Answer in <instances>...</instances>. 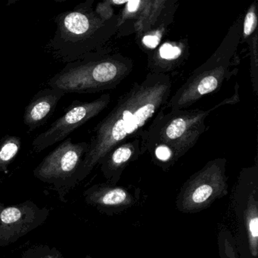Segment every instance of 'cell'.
<instances>
[{
	"label": "cell",
	"instance_id": "52a82bcc",
	"mask_svg": "<svg viewBox=\"0 0 258 258\" xmlns=\"http://www.w3.org/2000/svg\"><path fill=\"white\" fill-rule=\"evenodd\" d=\"M124 5L119 14V28L130 25L125 32L129 31L128 35L135 33L139 39L166 31L173 22L179 0H137L126 1Z\"/></svg>",
	"mask_w": 258,
	"mask_h": 258
},
{
	"label": "cell",
	"instance_id": "ac0fdd59",
	"mask_svg": "<svg viewBox=\"0 0 258 258\" xmlns=\"http://www.w3.org/2000/svg\"><path fill=\"white\" fill-rule=\"evenodd\" d=\"M249 55H250V78L252 87L255 96L258 93V35L255 33L247 41Z\"/></svg>",
	"mask_w": 258,
	"mask_h": 258
},
{
	"label": "cell",
	"instance_id": "277c9868",
	"mask_svg": "<svg viewBox=\"0 0 258 258\" xmlns=\"http://www.w3.org/2000/svg\"><path fill=\"white\" fill-rule=\"evenodd\" d=\"M134 69V61L106 47L66 66L48 81L67 93H96L116 88Z\"/></svg>",
	"mask_w": 258,
	"mask_h": 258
},
{
	"label": "cell",
	"instance_id": "4fadbf2b",
	"mask_svg": "<svg viewBox=\"0 0 258 258\" xmlns=\"http://www.w3.org/2000/svg\"><path fill=\"white\" fill-rule=\"evenodd\" d=\"M188 54L186 40L164 42L149 54L151 73L164 74L177 68Z\"/></svg>",
	"mask_w": 258,
	"mask_h": 258
},
{
	"label": "cell",
	"instance_id": "8fae6325",
	"mask_svg": "<svg viewBox=\"0 0 258 258\" xmlns=\"http://www.w3.org/2000/svg\"><path fill=\"white\" fill-rule=\"evenodd\" d=\"M141 155L140 137L131 139L114 148L100 163L101 170L108 183L117 185L125 168Z\"/></svg>",
	"mask_w": 258,
	"mask_h": 258
},
{
	"label": "cell",
	"instance_id": "ffe728a7",
	"mask_svg": "<svg viewBox=\"0 0 258 258\" xmlns=\"http://www.w3.org/2000/svg\"><path fill=\"white\" fill-rule=\"evenodd\" d=\"M42 258H57L55 255H47V256H43Z\"/></svg>",
	"mask_w": 258,
	"mask_h": 258
},
{
	"label": "cell",
	"instance_id": "d6986e66",
	"mask_svg": "<svg viewBox=\"0 0 258 258\" xmlns=\"http://www.w3.org/2000/svg\"><path fill=\"white\" fill-rule=\"evenodd\" d=\"M220 258H237L235 244L229 233L220 232L219 236Z\"/></svg>",
	"mask_w": 258,
	"mask_h": 258
},
{
	"label": "cell",
	"instance_id": "5b68a950",
	"mask_svg": "<svg viewBox=\"0 0 258 258\" xmlns=\"http://www.w3.org/2000/svg\"><path fill=\"white\" fill-rule=\"evenodd\" d=\"M241 18L228 30L215 52L188 77L183 85L170 96L164 109L186 110L198 101L220 90L225 81L235 75L238 69L237 51L241 43Z\"/></svg>",
	"mask_w": 258,
	"mask_h": 258
},
{
	"label": "cell",
	"instance_id": "6da1fadb",
	"mask_svg": "<svg viewBox=\"0 0 258 258\" xmlns=\"http://www.w3.org/2000/svg\"><path fill=\"white\" fill-rule=\"evenodd\" d=\"M171 93V79L164 74L150 72L141 82L133 84L95 127L78 179L85 178L116 146L140 137L165 108Z\"/></svg>",
	"mask_w": 258,
	"mask_h": 258
},
{
	"label": "cell",
	"instance_id": "8992f818",
	"mask_svg": "<svg viewBox=\"0 0 258 258\" xmlns=\"http://www.w3.org/2000/svg\"><path fill=\"white\" fill-rule=\"evenodd\" d=\"M226 158L208 161L196 172L181 188L176 199L178 210L183 213H196L209 207L217 199L228 193Z\"/></svg>",
	"mask_w": 258,
	"mask_h": 258
},
{
	"label": "cell",
	"instance_id": "7a4b0ae2",
	"mask_svg": "<svg viewBox=\"0 0 258 258\" xmlns=\"http://www.w3.org/2000/svg\"><path fill=\"white\" fill-rule=\"evenodd\" d=\"M89 0L55 18L56 29L47 49L58 61L73 62L102 50L117 35L120 15L116 14L111 1L96 7Z\"/></svg>",
	"mask_w": 258,
	"mask_h": 258
},
{
	"label": "cell",
	"instance_id": "9a60e30c",
	"mask_svg": "<svg viewBox=\"0 0 258 258\" xmlns=\"http://www.w3.org/2000/svg\"><path fill=\"white\" fill-rule=\"evenodd\" d=\"M244 221L250 254L256 257L258 255V202L253 193L247 199Z\"/></svg>",
	"mask_w": 258,
	"mask_h": 258
},
{
	"label": "cell",
	"instance_id": "2e32d148",
	"mask_svg": "<svg viewBox=\"0 0 258 258\" xmlns=\"http://www.w3.org/2000/svg\"><path fill=\"white\" fill-rule=\"evenodd\" d=\"M22 146V139L16 136H5L0 140V172L6 170L15 159Z\"/></svg>",
	"mask_w": 258,
	"mask_h": 258
},
{
	"label": "cell",
	"instance_id": "7c38bea8",
	"mask_svg": "<svg viewBox=\"0 0 258 258\" xmlns=\"http://www.w3.org/2000/svg\"><path fill=\"white\" fill-rule=\"evenodd\" d=\"M66 94L58 89L49 87L40 90L33 97L24 114V123L28 127V133L46 123Z\"/></svg>",
	"mask_w": 258,
	"mask_h": 258
},
{
	"label": "cell",
	"instance_id": "9c48e42d",
	"mask_svg": "<svg viewBox=\"0 0 258 258\" xmlns=\"http://www.w3.org/2000/svg\"><path fill=\"white\" fill-rule=\"evenodd\" d=\"M88 148L87 142L74 143L72 139H66L42 161L34 170V174L48 181L77 176Z\"/></svg>",
	"mask_w": 258,
	"mask_h": 258
},
{
	"label": "cell",
	"instance_id": "30bf717a",
	"mask_svg": "<svg viewBox=\"0 0 258 258\" xmlns=\"http://www.w3.org/2000/svg\"><path fill=\"white\" fill-rule=\"evenodd\" d=\"M89 203L97 207L107 214H118L134 206L137 201V194L128 188L112 184H101L87 191Z\"/></svg>",
	"mask_w": 258,
	"mask_h": 258
},
{
	"label": "cell",
	"instance_id": "ba28073f",
	"mask_svg": "<svg viewBox=\"0 0 258 258\" xmlns=\"http://www.w3.org/2000/svg\"><path fill=\"white\" fill-rule=\"evenodd\" d=\"M111 100V95L105 93L92 102H72L66 112L52 123L49 129L34 139L33 150L40 152L66 140L75 130L99 115L109 105Z\"/></svg>",
	"mask_w": 258,
	"mask_h": 258
},
{
	"label": "cell",
	"instance_id": "5bb4252c",
	"mask_svg": "<svg viewBox=\"0 0 258 258\" xmlns=\"http://www.w3.org/2000/svg\"><path fill=\"white\" fill-rule=\"evenodd\" d=\"M31 211L19 207H8L0 213V241H10L28 232L34 222Z\"/></svg>",
	"mask_w": 258,
	"mask_h": 258
},
{
	"label": "cell",
	"instance_id": "e0dca14e",
	"mask_svg": "<svg viewBox=\"0 0 258 258\" xmlns=\"http://www.w3.org/2000/svg\"><path fill=\"white\" fill-rule=\"evenodd\" d=\"M257 6L254 1L250 4L241 22V43H247L252 36L257 32Z\"/></svg>",
	"mask_w": 258,
	"mask_h": 258
},
{
	"label": "cell",
	"instance_id": "44dd1931",
	"mask_svg": "<svg viewBox=\"0 0 258 258\" xmlns=\"http://www.w3.org/2000/svg\"><path fill=\"white\" fill-rule=\"evenodd\" d=\"M86 258H91V257H90V256H87V257H86Z\"/></svg>",
	"mask_w": 258,
	"mask_h": 258
},
{
	"label": "cell",
	"instance_id": "3957f363",
	"mask_svg": "<svg viewBox=\"0 0 258 258\" xmlns=\"http://www.w3.org/2000/svg\"><path fill=\"white\" fill-rule=\"evenodd\" d=\"M239 100L238 85L235 93L208 111L164 109L157 114L140 135L142 154L147 152L152 161L167 170L199 141L206 130V119L211 111Z\"/></svg>",
	"mask_w": 258,
	"mask_h": 258
}]
</instances>
